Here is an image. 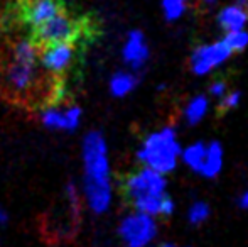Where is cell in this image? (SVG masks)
<instances>
[{"instance_id": "obj_15", "label": "cell", "mask_w": 248, "mask_h": 247, "mask_svg": "<svg viewBox=\"0 0 248 247\" xmlns=\"http://www.w3.org/2000/svg\"><path fill=\"white\" fill-rule=\"evenodd\" d=\"M204 154H206V142L202 141H198V142H193V144L186 146L181 152V161L194 173H199L201 169V165H202V159H204Z\"/></svg>"}, {"instance_id": "obj_6", "label": "cell", "mask_w": 248, "mask_h": 247, "mask_svg": "<svg viewBox=\"0 0 248 247\" xmlns=\"http://www.w3.org/2000/svg\"><path fill=\"white\" fill-rule=\"evenodd\" d=\"M159 234L155 217L134 210L118 224V237L124 247H149Z\"/></svg>"}, {"instance_id": "obj_12", "label": "cell", "mask_w": 248, "mask_h": 247, "mask_svg": "<svg viewBox=\"0 0 248 247\" xmlns=\"http://www.w3.org/2000/svg\"><path fill=\"white\" fill-rule=\"evenodd\" d=\"M223 163H225V151H223V146L218 141L206 142V154L202 159L201 169H199L198 175H201L202 178L213 180L221 173Z\"/></svg>"}, {"instance_id": "obj_2", "label": "cell", "mask_w": 248, "mask_h": 247, "mask_svg": "<svg viewBox=\"0 0 248 247\" xmlns=\"http://www.w3.org/2000/svg\"><path fill=\"white\" fill-rule=\"evenodd\" d=\"M83 198L88 208L96 215L108 212L113 200L108 149L100 132H90L83 141Z\"/></svg>"}, {"instance_id": "obj_23", "label": "cell", "mask_w": 248, "mask_h": 247, "mask_svg": "<svg viewBox=\"0 0 248 247\" xmlns=\"http://www.w3.org/2000/svg\"><path fill=\"white\" fill-rule=\"evenodd\" d=\"M162 247H177V246H174V244H164Z\"/></svg>"}, {"instance_id": "obj_3", "label": "cell", "mask_w": 248, "mask_h": 247, "mask_svg": "<svg viewBox=\"0 0 248 247\" xmlns=\"http://www.w3.org/2000/svg\"><path fill=\"white\" fill-rule=\"evenodd\" d=\"M124 193L134 210L152 217L169 218L176 210L172 197L167 193L166 175H160L145 166L132 171L125 178Z\"/></svg>"}, {"instance_id": "obj_7", "label": "cell", "mask_w": 248, "mask_h": 247, "mask_svg": "<svg viewBox=\"0 0 248 247\" xmlns=\"http://www.w3.org/2000/svg\"><path fill=\"white\" fill-rule=\"evenodd\" d=\"M64 9V0H16L10 16L20 26L32 29Z\"/></svg>"}, {"instance_id": "obj_11", "label": "cell", "mask_w": 248, "mask_h": 247, "mask_svg": "<svg viewBox=\"0 0 248 247\" xmlns=\"http://www.w3.org/2000/svg\"><path fill=\"white\" fill-rule=\"evenodd\" d=\"M218 24L226 33L245 29L248 24V0H240L223 7L218 14Z\"/></svg>"}, {"instance_id": "obj_13", "label": "cell", "mask_w": 248, "mask_h": 247, "mask_svg": "<svg viewBox=\"0 0 248 247\" xmlns=\"http://www.w3.org/2000/svg\"><path fill=\"white\" fill-rule=\"evenodd\" d=\"M208 110H209L208 97L196 95L186 103V107H184V112H183L184 120H186V124H189V125H196L204 119Z\"/></svg>"}, {"instance_id": "obj_14", "label": "cell", "mask_w": 248, "mask_h": 247, "mask_svg": "<svg viewBox=\"0 0 248 247\" xmlns=\"http://www.w3.org/2000/svg\"><path fill=\"white\" fill-rule=\"evenodd\" d=\"M137 83H139V78L134 73L118 71V73H115L110 80V92L113 97H125L130 92H134Z\"/></svg>"}, {"instance_id": "obj_10", "label": "cell", "mask_w": 248, "mask_h": 247, "mask_svg": "<svg viewBox=\"0 0 248 247\" xmlns=\"http://www.w3.org/2000/svg\"><path fill=\"white\" fill-rule=\"evenodd\" d=\"M122 54H124V61L134 71H139V69H142L147 65L150 51H149L147 39H145L142 31L134 29L128 33L127 41L124 44V49H122Z\"/></svg>"}, {"instance_id": "obj_5", "label": "cell", "mask_w": 248, "mask_h": 247, "mask_svg": "<svg viewBox=\"0 0 248 247\" xmlns=\"http://www.w3.org/2000/svg\"><path fill=\"white\" fill-rule=\"evenodd\" d=\"M181 142L174 127H162L149 134L142 141L137 151V159L142 166L150 168L160 175H169L181 161Z\"/></svg>"}, {"instance_id": "obj_20", "label": "cell", "mask_w": 248, "mask_h": 247, "mask_svg": "<svg viewBox=\"0 0 248 247\" xmlns=\"http://www.w3.org/2000/svg\"><path fill=\"white\" fill-rule=\"evenodd\" d=\"M228 92V85H226L223 80H216L215 83H211V86H209V93H211V97H215V99H221L225 93Z\"/></svg>"}, {"instance_id": "obj_19", "label": "cell", "mask_w": 248, "mask_h": 247, "mask_svg": "<svg viewBox=\"0 0 248 247\" xmlns=\"http://www.w3.org/2000/svg\"><path fill=\"white\" fill-rule=\"evenodd\" d=\"M240 102H242V93L240 92H226L225 95L219 99V109L221 110H233L236 109V107L240 105Z\"/></svg>"}, {"instance_id": "obj_9", "label": "cell", "mask_w": 248, "mask_h": 247, "mask_svg": "<svg viewBox=\"0 0 248 247\" xmlns=\"http://www.w3.org/2000/svg\"><path fill=\"white\" fill-rule=\"evenodd\" d=\"M232 51L228 49L225 43L221 41H216V43H208L201 44L191 54V69H193L194 75L198 76H206L216 69L218 66H221L225 61H228V58L232 56Z\"/></svg>"}, {"instance_id": "obj_18", "label": "cell", "mask_w": 248, "mask_h": 247, "mask_svg": "<svg viewBox=\"0 0 248 247\" xmlns=\"http://www.w3.org/2000/svg\"><path fill=\"white\" fill-rule=\"evenodd\" d=\"M191 0H162V10L164 16L169 22H174V20L181 19V17L186 14L187 3Z\"/></svg>"}, {"instance_id": "obj_24", "label": "cell", "mask_w": 248, "mask_h": 247, "mask_svg": "<svg viewBox=\"0 0 248 247\" xmlns=\"http://www.w3.org/2000/svg\"><path fill=\"white\" fill-rule=\"evenodd\" d=\"M206 2H208V3H213V2H216V0H206Z\"/></svg>"}, {"instance_id": "obj_16", "label": "cell", "mask_w": 248, "mask_h": 247, "mask_svg": "<svg viewBox=\"0 0 248 247\" xmlns=\"http://www.w3.org/2000/svg\"><path fill=\"white\" fill-rule=\"evenodd\" d=\"M211 217V208L206 201L198 200L187 208V222H189L193 227H201L202 224L209 220Z\"/></svg>"}, {"instance_id": "obj_4", "label": "cell", "mask_w": 248, "mask_h": 247, "mask_svg": "<svg viewBox=\"0 0 248 247\" xmlns=\"http://www.w3.org/2000/svg\"><path fill=\"white\" fill-rule=\"evenodd\" d=\"M95 29L96 26L88 16H75L64 9L43 24L29 29V41L37 49L56 43H86L92 39Z\"/></svg>"}, {"instance_id": "obj_8", "label": "cell", "mask_w": 248, "mask_h": 247, "mask_svg": "<svg viewBox=\"0 0 248 247\" xmlns=\"http://www.w3.org/2000/svg\"><path fill=\"white\" fill-rule=\"evenodd\" d=\"M79 44L85 43H56L39 49V61L47 73L59 78H64L66 73L71 69L76 56L83 51Z\"/></svg>"}, {"instance_id": "obj_1", "label": "cell", "mask_w": 248, "mask_h": 247, "mask_svg": "<svg viewBox=\"0 0 248 247\" xmlns=\"http://www.w3.org/2000/svg\"><path fill=\"white\" fill-rule=\"evenodd\" d=\"M0 93L27 109H46L64 102L66 83L39 68V49L29 39L7 43L0 54Z\"/></svg>"}, {"instance_id": "obj_22", "label": "cell", "mask_w": 248, "mask_h": 247, "mask_svg": "<svg viewBox=\"0 0 248 247\" xmlns=\"http://www.w3.org/2000/svg\"><path fill=\"white\" fill-rule=\"evenodd\" d=\"M7 220H9V214H7L5 210H2V208H0V224H5Z\"/></svg>"}, {"instance_id": "obj_17", "label": "cell", "mask_w": 248, "mask_h": 247, "mask_svg": "<svg viewBox=\"0 0 248 247\" xmlns=\"http://www.w3.org/2000/svg\"><path fill=\"white\" fill-rule=\"evenodd\" d=\"M223 43L228 46L232 53H242L248 46V33L245 29L240 31H228L226 36L223 37Z\"/></svg>"}, {"instance_id": "obj_21", "label": "cell", "mask_w": 248, "mask_h": 247, "mask_svg": "<svg viewBox=\"0 0 248 247\" xmlns=\"http://www.w3.org/2000/svg\"><path fill=\"white\" fill-rule=\"evenodd\" d=\"M236 205H238V208H242V210H248V190H243L242 193L238 195Z\"/></svg>"}]
</instances>
